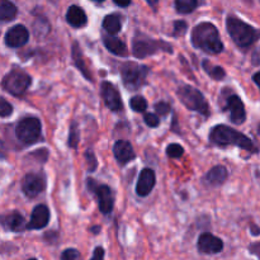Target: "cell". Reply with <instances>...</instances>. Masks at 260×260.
Listing matches in <instances>:
<instances>
[{
  "instance_id": "1",
  "label": "cell",
  "mask_w": 260,
  "mask_h": 260,
  "mask_svg": "<svg viewBox=\"0 0 260 260\" xmlns=\"http://www.w3.org/2000/svg\"><path fill=\"white\" fill-rule=\"evenodd\" d=\"M192 45L198 50L210 55H217L223 51V43L217 28L210 22H202L196 25L190 36Z\"/></svg>"
},
{
  "instance_id": "2",
  "label": "cell",
  "mask_w": 260,
  "mask_h": 260,
  "mask_svg": "<svg viewBox=\"0 0 260 260\" xmlns=\"http://www.w3.org/2000/svg\"><path fill=\"white\" fill-rule=\"evenodd\" d=\"M210 141L212 144L217 145V146L225 147L234 145V146L246 150V151L251 152V154L258 152V149L254 145V142L246 135L236 131V129L231 128V127L225 126V124H217V126H215L211 129Z\"/></svg>"
},
{
  "instance_id": "3",
  "label": "cell",
  "mask_w": 260,
  "mask_h": 260,
  "mask_svg": "<svg viewBox=\"0 0 260 260\" xmlns=\"http://www.w3.org/2000/svg\"><path fill=\"white\" fill-rule=\"evenodd\" d=\"M226 27L231 40L241 50H248L256 41L260 40V29L251 27L250 24L234 15H230L226 19Z\"/></svg>"
},
{
  "instance_id": "4",
  "label": "cell",
  "mask_w": 260,
  "mask_h": 260,
  "mask_svg": "<svg viewBox=\"0 0 260 260\" xmlns=\"http://www.w3.org/2000/svg\"><path fill=\"white\" fill-rule=\"evenodd\" d=\"M157 52L173 53L170 43L161 40H154L141 32H136L132 42V53L137 58H146Z\"/></svg>"
},
{
  "instance_id": "5",
  "label": "cell",
  "mask_w": 260,
  "mask_h": 260,
  "mask_svg": "<svg viewBox=\"0 0 260 260\" xmlns=\"http://www.w3.org/2000/svg\"><path fill=\"white\" fill-rule=\"evenodd\" d=\"M177 95L183 106L189 111L197 112L203 117H208L211 114L208 102L206 101L205 95L198 89L190 85H182L178 88Z\"/></svg>"
},
{
  "instance_id": "6",
  "label": "cell",
  "mask_w": 260,
  "mask_h": 260,
  "mask_svg": "<svg viewBox=\"0 0 260 260\" xmlns=\"http://www.w3.org/2000/svg\"><path fill=\"white\" fill-rule=\"evenodd\" d=\"M149 74V66L139 65L136 62H124L121 65L122 81L129 90H137L145 85Z\"/></svg>"
},
{
  "instance_id": "7",
  "label": "cell",
  "mask_w": 260,
  "mask_h": 260,
  "mask_svg": "<svg viewBox=\"0 0 260 260\" xmlns=\"http://www.w3.org/2000/svg\"><path fill=\"white\" fill-rule=\"evenodd\" d=\"M32 83V78L22 69H13L3 79V88L14 96H20L27 91Z\"/></svg>"
},
{
  "instance_id": "8",
  "label": "cell",
  "mask_w": 260,
  "mask_h": 260,
  "mask_svg": "<svg viewBox=\"0 0 260 260\" xmlns=\"http://www.w3.org/2000/svg\"><path fill=\"white\" fill-rule=\"evenodd\" d=\"M42 124L36 117H25L15 127V136L22 144L32 145L40 140Z\"/></svg>"
},
{
  "instance_id": "9",
  "label": "cell",
  "mask_w": 260,
  "mask_h": 260,
  "mask_svg": "<svg viewBox=\"0 0 260 260\" xmlns=\"http://www.w3.org/2000/svg\"><path fill=\"white\" fill-rule=\"evenodd\" d=\"M88 189L98 198L99 210L104 215H108L114 207V193L108 185L99 184L94 179H88Z\"/></svg>"
},
{
  "instance_id": "10",
  "label": "cell",
  "mask_w": 260,
  "mask_h": 260,
  "mask_svg": "<svg viewBox=\"0 0 260 260\" xmlns=\"http://www.w3.org/2000/svg\"><path fill=\"white\" fill-rule=\"evenodd\" d=\"M45 177L40 173H29L24 177L22 182V190L27 197L35 198L45 190Z\"/></svg>"
},
{
  "instance_id": "11",
  "label": "cell",
  "mask_w": 260,
  "mask_h": 260,
  "mask_svg": "<svg viewBox=\"0 0 260 260\" xmlns=\"http://www.w3.org/2000/svg\"><path fill=\"white\" fill-rule=\"evenodd\" d=\"M101 94L106 106L108 107L111 111L118 112L123 108V103H122L119 91L117 90V88L112 83H109V81H103V83L101 84Z\"/></svg>"
},
{
  "instance_id": "12",
  "label": "cell",
  "mask_w": 260,
  "mask_h": 260,
  "mask_svg": "<svg viewBox=\"0 0 260 260\" xmlns=\"http://www.w3.org/2000/svg\"><path fill=\"white\" fill-rule=\"evenodd\" d=\"M29 40V32L23 24H15L7 30L4 42L10 48H19Z\"/></svg>"
},
{
  "instance_id": "13",
  "label": "cell",
  "mask_w": 260,
  "mask_h": 260,
  "mask_svg": "<svg viewBox=\"0 0 260 260\" xmlns=\"http://www.w3.org/2000/svg\"><path fill=\"white\" fill-rule=\"evenodd\" d=\"M197 246L200 253L213 255V254H218L222 251L223 241L220 238H217V236L212 235V234L205 233L198 239Z\"/></svg>"
},
{
  "instance_id": "14",
  "label": "cell",
  "mask_w": 260,
  "mask_h": 260,
  "mask_svg": "<svg viewBox=\"0 0 260 260\" xmlns=\"http://www.w3.org/2000/svg\"><path fill=\"white\" fill-rule=\"evenodd\" d=\"M225 109L230 112V119L235 124H243L246 121L245 106L239 95L229 96Z\"/></svg>"
},
{
  "instance_id": "15",
  "label": "cell",
  "mask_w": 260,
  "mask_h": 260,
  "mask_svg": "<svg viewBox=\"0 0 260 260\" xmlns=\"http://www.w3.org/2000/svg\"><path fill=\"white\" fill-rule=\"evenodd\" d=\"M155 183H156V175H155L154 170L150 168L142 169V172L140 173L139 180H137L136 193L140 197H146L152 192Z\"/></svg>"
},
{
  "instance_id": "16",
  "label": "cell",
  "mask_w": 260,
  "mask_h": 260,
  "mask_svg": "<svg viewBox=\"0 0 260 260\" xmlns=\"http://www.w3.org/2000/svg\"><path fill=\"white\" fill-rule=\"evenodd\" d=\"M48 221H50V211H48L47 206L38 205L33 208L27 229L28 230H41L48 225Z\"/></svg>"
},
{
  "instance_id": "17",
  "label": "cell",
  "mask_w": 260,
  "mask_h": 260,
  "mask_svg": "<svg viewBox=\"0 0 260 260\" xmlns=\"http://www.w3.org/2000/svg\"><path fill=\"white\" fill-rule=\"evenodd\" d=\"M113 154L119 165H126L136 157L132 145L126 140H118L113 146Z\"/></svg>"
},
{
  "instance_id": "18",
  "label": "cell",
  "mask_w": 260,
  "mask_h": 260,
  "mask_svg": "<svg viewBox=\"0 0 260 260\" xmlns=\"http://www.w3.org/2000/svg\"><path fill=\"white\" fill-rule=\"evenodd\" d=\"M3 225H4V228H7L8 230L13 231V233H20V231L27 229L28 223H25L23 215H20L19 212L14 211V212L9 213V215L3 217Z\"/></svg>"
},
{
  "instance_id": "19",
  "label": "cell",
  "mask_w": 260,
  "mask_h": 260,
  "mask_svg": "<svg viewBox=\"0 0 260 260\" xmlns=\"http://www.w3.org/2000/svg\"><path fill=\"white\" fill-rule=\"evenodd\" d=\"M66 22L74 28H81L86 24L88 18H86L85 12L78 5H71L66 13Z\"/></svg>"
},
{
  "instance_id": "20",
  "label": "cell",
  "mask_w": 260,
  "mask_h": 260,
  "mask_svg": "<svg viewBox=\"0 0 260 260\" xmlns=\"http://www.w3.org/2000/svg\"><path fill=\"white\" fill-rule=\"evenodd\" d=\"M71 56H73L74 63H75L76 68L79 69V71L83 74L84 78L89 81H93V75L90 74V71H89L88 66H86V63H85V61H84L83 52H81L80 46H79V43L76 42V41L73 43V47H71Z\"/></svg>"
},
{
  "instance_id": "21",
  "label": "cell",
  "mask_w": 260,
  "mask_h": 260,
  "mask_svg": "<svg viewBox=\"0 0 260 260\" xmlns=\"http://www.w3.org/2000/svg\"><path fill=\"white\" fill-rule=\"evenodd\" d=\"M229 177L228 169L222 165H217V167H213L210 172L206 174L205 182L207 184L212 185V187H218V185H222L226 182Z\"/></svg>"
},
{
  "instance_id": "22",
  "label": "cell",
  "mask_w": 260,
  "mask_h": 260,
  "mask_svg": "<svg viewBox=\"0 0 260 260\" xmlns=\"http://www.w3.org/2000/svg\"><path fill=\"white\" fill-rule=\"evenodd\" d=\"M103 43L107 47L109 52L117 56H126L127 55V47L126 43L119 38L114 37V35L103 36Z\"/></svg>"
},
{
  "instance_id": "23",
  "label": "cell",
  "mask_w": 260,
  "mask_h": 260,
  "mask_svg": "<svg viewBox=\"0 0 260 260\" xmlns=\"http://www.w3.org/2000/svg\"><path fill=\"white\" fill-rule=\"evenodd\" d=\"M103 28L106 29L107 33H109V35H117L122 28L121 17H119V14L113 13V14L106 15L103 19Z\"/></svg>"
},
{
  "instance_id": "24",
  "label": "cell",
  "mask_w": 260,
  "mask_h": 260,
  "mask_svg": "<svg viewBox=\"0 0 260 260\" xmlns=\"http://www.w3.org/2000/svg\"><path fill=\"white\" fill-rule=\"evenodd\" d=\"M18 9L10 0H2L0 2V19L3 22H10L17 17Z\"/></svg>"
},
{
  "instance_id": "25",
  "label": "cell",
  "mask_w": 260,
  "mask_h": 260,
  "mask_svg": "<svg viewBox=\"0 0 260 260\" xmlns=\"http://www.w3.org/2000/svg\"><path fill=\"white\" fill-rule=\"evenodd\" d=\"M202 66H203V70L206 71V74H207L211 79H213V80L220 81L225 79L226 71L223 70L221 66L213 65V63H211L208 60H203Z\"/></svg>"
},
{
  "instance_id": "26",
  "label": "cell",
  "mask_w": 260,
  "mask_h": 260,
  "mask_svg": "<svg viewBox=\"0 0 260 260\" xmlns=\"http://www.w3.org/2000/svg\"><path fill=\"white\" fill-rule=\"evenodd\" d=\"M198 0H175V9L180 14H189L197 8Z\"/></svg>"
},
{
  "instance_id": "27",
  "label": "cell",
  "mask_w": 260,
  "mask_h": 260,
  "mask_svg": "<svg viewBox=\"0 0 260 260\" xmlns=\"http://www.w3.org/2000/svg\"><path fill=\"white\" fill-rule=\"evenodd\" d=\"M129 107L135 112H145L147 108V101L141 95L132 96L131 101H129Z\"/></svg>"
},
{
  "instance_id": "28",
  "label": "cell",
  "mask_w": 260,
  "mask_h": 260,
  "mask_svg": "<svg viewBox=\"0 0 260 260\" xmlns=\"http://www.w3.org/2000/svg\"><path fill=\"white\" fill-rule=\"evenodd\" d=\"M68 145L71 147V149H76L79 145V129H78V123H76V122H73L70 126Z\"/></svg>"
},
{
  "instance_id": "29",
  "label": "cell",
  "mask_w": 260,
  "mask_h": 260,
  "mask_svg": "<svg viewBox=\"0 0 260 260\" xmlns=\"http://www.w3.org/2000/svg\"><path fill=\"white\" fill-rule=\"evenodd\" d=\"M183 154H184V149H183L182 145L170 144L167 147V155L169 157H172V159H179Z\"/></svg>"
},
{
  "instance_id": "30",
  "label": "cell",
  "mask_w": 260,
  "mask_h": 260,
  "mask_svg": "<svg viewBox=\"0 0 260 260\" xmlns=\"http://www.w3.org/2000/svg\"><path fill=\"white\" fill-rule=\"evenodd\" d=\"M187 28H188L187 22H184V20H175L174 32H173V35H174V37H179V36L184 35V33L187 32Z\"/></svg>"
},
{
  "instance_id": "31",
  "label": "cell",
  "mask_w": 260,
  "mask_h": 260,
  "mask_svg": "<svg viewBox=\"0 0 260 260\" xmlns=\"http://www.w3.org/2000/svg\"><path fill=\"white\" fill-rule=\"evenodd\" d=\"M85 157H86V162H88V168H89V172H94L98 167V161H96V157L94 155L93 150H88L85 152Z\"/></svg>"
},
{
  "instance_id": "32",
  "label": "cell",
  "mask_w": 260,
  "mask_h": 260,
  "mask_svg": "<svg viewBox=\"0 0 260 260\" xmlns=\"http://www.w3.org/2000/svg\"><path fill=\"white\" fill-rule=\"evenodd\" d=\"M13 113V106L10 103H8L4 98H2L0 101V117L5 118V117L10 116Z\"/></svg>"
},
{
  "instance_id": "33",
  "label": "cell",
  "mask_w": 260,
  "mask_h": 260,
  "mask_svg": "<svg viewBox=\"0 0 260 260\" xmlns=\"http://www.w3.org/2000/svg\"><path fill=\"white\" fill-rule=\"evenodd\" d=\"M170 104L167 103V102H157L156 104H155V111H156L157 114H160V116H167L168 113L170 112Z\"/></svg>"
},
{
  "instance_id": "34",
  "label": "cell",
  "mask_w": 260,
  "mask_h": 260,
  "mask_svg": "<svg viewBox=\"0 0 260 260\" xmlns=\"http://www.w3.org/2000/svg\"><path fill=\"white\" fill-rule=\"evenodd\" d=\"M144 119H145V123H146L149 127H152V128H155V127H157L160 124V118L156 116V114L146 113L145 114Z\"/></svg>"
},
{
  "instance_id": "35",
  "label": "cell",
  "mask_w": 260,
  "mask_h": 260,
  "mask_svg": "<svg viewBox=\"0 0 260 260\" xmlns=\"http://www.w3.org/2000/svg\"><path fill=\"white\" fill-rule=\"evenodd\" d=\"M80 258V253L75 249H66L62 254H61V259L62 260H75Z\"/></svg>"
},
{
  "instance_id": "36",
  "label": "cell",
  "mask_w": 260,
  "mask_h": 260,
  "mask_svg": "<svg viewBox=\"0 0 260 260\" xmlns=\"http://www.w3.org/2000/svg\"><path fill=\"white\" fill-rule=\"evenodd\" d=\"M103 258H104V249L101 248V246H98V248H95V250H94V254L93 256H91V259L96 260V259H103Z\"/></svg>"
},
{
  "instance_id": "37",
  "label": "cell",
  "mask_w": 260,
  "mask_h": 260,
  "mask_svg": "<svg viewBox=\"0 0 260 260\" xmlns=\"http://www.w3.org/2000/svg\"><path fill=\"white\" fill-rule=\"evenodd\" d=\"M251 62H253V65H255V66L260 65V46H259V47H256L255 51H254L253 58H251Z\"/></svg>"
},
{
  "instance_id": "38",
  "label": "cell",
  "mask_w": 260,
  "mask_h": 260,
  "mask_svg": "<svg viewBox=\"0 0 260 260\" xmlns=\"http://www.w3.org/2000/svg\"><path fill=\"white\" fill-rule=\"evenodd\" d=\"M114 3H116L118 7H122V8H127L129 4H131L132 0H113Z\"/></svg>"
},
{
  "instance_id": "39",
  "label": "cell",
  "mask_w": 260,
  "mask_h": 260,
  "mask_svg": "<svg viewBox=\"0 0 260 260\" xmlns=\"http://www.w3.org/2000/svg\"><path fill=\"white\" fill-rule=\"evenodd\" d=\"M253 81L256 84V85L259 86V89H260V71H258V73L254 74V75H253Z\"/></svg>"
},
{
  "instance_id": "40",
  "label": "cell",
  "mask_w": 260,
  "mask_h": 260,
  "mask_svg": "<svg viewBox=\"0 0 260 260\" xmlns=\"http://www.w3.org/2000/svg\"><path fill=\"white\" fill-rule=\"evenodd\" d=\"M251 234H253V235H260V229L258 228V226H254V225H251Z\"/></svg>"
},
{
  "instance_id": "41",
  "label": "cell",
  "mask_w": 260,
  "mask_h": 260,
  "mask_svg": "<svg viewBox=\"0 0 260 260\" xmlns=\"http://www.w3.org/2000/svg\"><path fill=\"white\" fill-rule=\"evenodd\" d=\"M99 229H101V228H99V226H94V228L90 229V231H91V233H94V234H98L99 233Z\"/></svg>"
},
{
  "instance_id": "42",
  "label": "cell",
  "mask_w": 260,
  "mask_h": 260,
  "mask_svg": "<svg viewBox=\"0 0 260 260\" xmlns=\"http://www.w3.org/2000/svg\"><path fill=\"white\" fill-rule=\"evenodd\" d=\"M250 248H258V249H260V243H259V244H254V245H251ZM256 255L260 256V250H258V253H256Z\"/></svg>"
},
{
  "instance_id": "43",
  "label": "cell",
  "mask_w": 260,
  "mask_h": 260,
  "mask_svg": "<svg viewBox=\"0 0 260 260\" xmlns=\"http://www.w3.org/2000/svg\"><path fill=\"white\" fill-rule=\"evenodd\" d=\"M93 2H96V3H102V2H104V0H93Z\"/></svg>"
},
{
  "instance_id": "44",
  "label": "cell",
  "mask_w": 260,
  "mask_h": 260,
  "mask_svg": "<svg viewBox=\"0 0 260 260\" xmlns=\"http://www.w3.org/2000/svg\"><path fill=\"white\" fill-rule=\"evenodd\" d=\"M258 131H259V134H260V124H259V128H258Z\"/></svg>"
}]
</instances>
